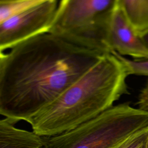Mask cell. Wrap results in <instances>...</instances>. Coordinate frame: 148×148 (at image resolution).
Instances as JSON below:
<instances>
[{"mask_svg":"<svg viewBox=\"0 0 148 148\" xmlns=\"http://www.w3.org/2000/svg\"><path fill=\"white\" fill-rule=\"evenodd\" d=\"M146 127L148 112L119 104L73 129L44 136L45 148H114Z\"/></svg>","mask_w":148,"mask_h":148,"instance_id":"3","label":"cell"},{"mask_svg":"<svg viewBox=\"0 0 148 148\" xmlns=\"http://www.w3.org/2000/svg\"><path fill=\"white\" fill-rule=\"evenodd\" d=\"M111 53L124 64L128 75H134L148 77V57L131 60L114 51H112Z\"/></svg>","mask_w":148,"mask_h":148,"instance_id":"10","label":"cell"},{"mask_svg":"<svg viewBox=\"0 0 148 148\" xmlns=\"http://www.w3.org/2000/svg\"><path fill=\"white\" fill-rule=\"evenodd\" d=\"M17 122L8 117L0 120V148H45L44 136L17 128Z\"/></svg>","mask_w":148,"mask_h":148,"instance_id":"7","label":"cell"},{"mask_svg":"<svg viewBox=\"0 0 148 148\" xmlns=\"http://www.w3.org/2000/svg\"><path fill=\"white\" fill-rule=\"evenodd\" d=\"M108 46L110 51L134 59L148 57V49L119 7L113 13L109 27Z\"/></svg>","mask_w":148,"mask_h":148,"instance_id":"6","label":"cell"},{"mask_svg":"<svg viewBox=\"0 0 148 148\" xmlns=\"http://www.w3.org/2000/svg\"><path fill=\"white\" fill-rule=\"evenodd\" d=\"M106 53L50 32L0 53L1 114L28 123Z\"/></svg>","mask_w":148,"mask_h":148,"instance_id":"1","label":"cell"},{"mask_svg":"<svg viewBox=\"0 0 148 148\" xmlns=\"http://www.w3.org/2000/svg\"><path fill=\"white\" fill-rule=\"evenodd\" d=\"M148 136V127L134 134L114 148H144Z\"/></svg>","mask_w":148,"mask_h":148,"instance_id":"11","label":"cell"},{"mask_svg":"<svg viewBox=\"0 0 148 148\" xmlns=\"http://www.w3.org/2000/svg\"><path fill=\"white\" fill-rule=\"evenodd\" d=\"M139 35L144 45L148 49V29L139 34Z\"/></svg>","mask_w":148,"mask_h":148,"instance_id":"13","label":"cell"},{"mask_svg":"<svg viewBox=\"0 0 148 148\" xmlns=\"http://www.w3.org/2000/svg\"><path fill=\"white\" fill-rule=\"evenodd\" d=\"M119 7L138 34L148 29V0H119Z\"/></svg>","mask_w":148,"mask_h":148,"instance_id":"8","label":"cell"},{"mask_svg":"<svg viewBox=\"0 0 148 148\" xmlns=\"http://www.w3.org/2000/svg\"><path fill=\"white\" fill-rule=\"evenodd\" d=\"M56 0H0V23L23 12Z\"/></svg>","mask_w":148,"mask_h":148,"instance_id":"9","label":"cell"},{"mask_svg":"<svg viewBox=\"0 0 148 148\" xmlns=\"http://www.w3.org/2000/svg\"><path fill=\"white\" fill-rule=\"evenodd\" d=\"M144 148H148V136H147V138L146 139V141Z\"/></svg>","mask_w":148,"mask_h":148,"instance_id":"14","label":"cell"},{"mask_svg":"<svg viewBox=\"0 0 148 148\" xmlns=\"http://www.w3.org/2000/svg\"><path fill=\"white\" fill-rule=\"evenodd\" d=\"M128 76L121 61L112 53H106L28 123L42 136L73 129L109 109L128 94Z\"/></svg>","mask_w":148,"mask_h":148,"instance_id":"2","label":"cell"},{"mask_svg":"<svg viewBox=\"0 0 148 148\" xmlns=\"http://www.w3.org/2000/svg\"><path fill=\"white\" fill-rule=\"evenodd\" d=\"M138 105L139 109L148 112V80L139 94Z\"/></svg>","mask_w":148,"mask_h":148,"instance_id":"12","label":"cell"},{"mask_svg":"<svg viewBox=\"0 0 148 148\" xmlns=\"http://www.w3.org/2000/svg\"><path fill=\"white\" fill-rule=\"evenodd\" d=\"M58 0L49 1L0 23V53L38 35L48 32Z\"/></svg>","mask_w":148,"mask_h":148,"instance_id":"5","label":"cell"},{"mask_svg":"<svg viewBox=\"0 0 148 148\" xmlns=\"http://www.w3.org/2000/svg\"><path fill=\"white\" fill-rule=\"evenodd\" d=\"M119 0H60L48 32L74 44L110 53V24Z\"/></svg>","mask_w":148,"mask_h":148,"instance_id":"4","label":"cell"}]
</instances>
